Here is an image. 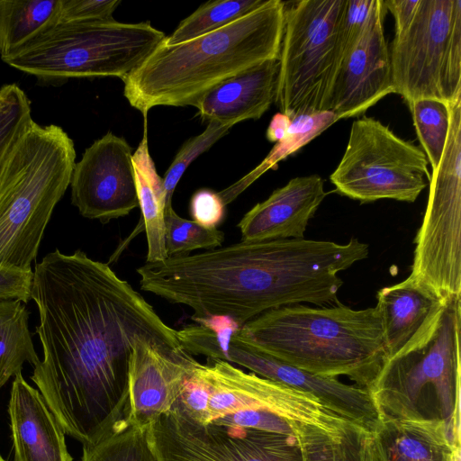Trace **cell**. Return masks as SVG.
Instances as JSON below:
<instances>
[{
	"label": "cell",
	"mask_w": 461,
	"mask_h": 461,
	"mask_svg": "<svg viewBox=\"0 0 461 461\" xmlns=\"http://www.w3.org/2000/svg\"><path fill=\"white\" fill-rule=\"evenodd\" d=\"M60 0H0V58L5 60L58 24Z\"/></svg>",
	"instance_id": "obj_25"
},
{
	"label": "cell",
	"mask_w": 461,
	"mask_h": 461,
	"mask_svg": "<svg viewBox=\"0 0 461 461\" xmlns=\"http://www.w3.org/2000/svg\"><path fill=\"white\" fill-rule=\"evenodd\" d=\"M408 104L418 139L434 171L441 160L448 137V104L425 98L412 101Z\"/></svg>",
	"instance_id": "obj_30"
},
{
	"label": "cell",
	"mask_w": 461,
	"mask_h": 461,
	"mask_svg": "<svg viewBox=\"0 0 461 461\" xmlns=\"http://www.w3.org/2000/svg\"><path fill=\"white\" fill-rule=\"evenodd\" d=\"M132 155L128 142L111 131L85 150L69 185L82 216L107 223L139 206Z\"/></svg>",
	"instance_id": "obj_14"
},
{
	"label": "cell",
	"mask_w": 461,
	"mask_h": 461,
	"mask_svg": "<svg viewBox=\"0 0 461 461\" xmlns=\"http://www.w3.org/2000/svg\"><path fill=\"white\" fill-rule=\"evenodd\" d=\"M326 195L320 176L292 178L241 218L237 225L241 241L303 239L310 220Z\"/></svg>",
	"instance_id": "obj_18"
},
{
	"label": "cell",
	"mask_w": 461,
	"mask_h": 461,
	"mask_svg": "<svg viewBox=\"0 0 461 461\" xmlns=\"http://www.w3.org/2000/svg\"><path fill=\"white\" fill-rule=\"evenodd\" d=\"M212 422L280 434H296L294 423L266 410L240 411L212 420Z\"/></svg>",
	"instance_id": "obj_36"
},
{
	"label": "cell",
	"mask_w": 461,
	"mask_h": 461,
	"mask_svg": "<svg viewBox=\"0 0 461 461\" xmlns=\"http://www.w3.org/2000/svg\"><path fill=\"white\" fill-rule=\"evenodd\" d=\"M393 93L384 18L375 21L341 60L335 75L330 112L339 120L365 113Z\"/></svg>",
	"instance_id": "obj_17"
},
{
	"label": "cell",
	"mask_w": 461,
	"mask_h": 461,
	"mask_svg": "<svg viewBox=\"0 0 461 461\" xmlns=\"http://www.w3.org/2000/svg\"><path fill=\"white\" fill-rule=\"evenodd\" d=\"M176 330L181 348L190 355H203L208 359L228 362V348L235 331L241 326L227 317H211L194 321Z\"/></svg>",
	"instance_id": "obj_31"
},
{
	"label": "cell",
	"mask_w": 461,
	"mask_h": 461,
	"mask_svg": "<svg viewBox=\"0 0 461 461\" xmlns=\"http://www.w3.org/2000/svg\"><path fill=\"white\" fill-rule=\"evenodd\" d=\"M237 335L293 366L325 377L344 375L368 391L387 359L377 306L279 307L247 321Z\"/></svg>",
	"instance_id": "obj_4"
},
{
	"label": "cell",
	"mask_w": 461,
	"mask_h": 461,
	"mask_svg": "<svg viewBox=\"0 0 461 461\" xmlns=\"http://www.w3.org/2000/svg\"><path fill=\"white\" fill-rule=\"evenodd\" d=\"M14 461H73L65 432L39 390L14 376L8 405Z\"/></svg>",
	"instance_id": "obj_20"
},
{
	"label": "cell",
	"mask_w": 461,
	"mask_h": 461,
	"mask_svg": "<svg viewBox=\"0 0 461 461\" xmlns=\"http://www.w3.org/2000/svg\"><path fill=\"white\" fill-rule=\"evenodd\" d=\"M441 160L429 178L422 223L414 239L409 277L444 301L461 298V106H449Z\"/></svg>",
	"instance_id": "obj_10"
},
{
	"label": "cell",
	"mask_w": 461,
	"mask_h": 461,
	"mask_svg": "<svg viewBox=\"0 0 461 461\" xmlns=\"http://www.w3.org/2000/svg\"><path fill=\"white\" fill-rule=\"evenodd\" d=\"M0 461H5V460L0 456Z\"/></svg>",
	"instance_id": "obj_44"
},
{
	"label": "cell",
	"mask_w": 461,
	"mask_h": 461,
	"mask_svg": "<svg viewBox=\"0 0 461 461\" xmlns=\"http://www.w3.org/2000/svg\"><path fill=\"white\" fill-rule=\"evenodd\" d=\"M291 118L287 115L277 113L270 121L267 130V138L271 142H277L282 140L289 128Z\"/></svg>",
	"instance_id": "obj_42"
},
{
	"label": "cell",
	"mask_w": 461,
	"mask_h": 461,
	"mask_svg": "<svg viewBox=\"0 0 461 461\" xmlns=\"http://www.w3.org/2000/svg\"><path fill=\"white\" fill-rule=\"evenodd\" d=\"M198 364L181 347L137 339L129 363L130 412L127 421L147 428L168 412Z\"/></svg>",
	"instance_id": "obj_16"
},
{
	"label": "cell",
	"mask_w": 461,
	"mask_h": 461,
	"mask_svg": "<svg viewBox=\"0 0 461 461\" xmlns=\"http://www.w3.org/2000/svg\"><path fill=\"white\" fill-rule=\"evenodd\" d=\"M346 0L285 2L275 103L291 119L330 111L339 64L338 31Z\"/></svg>",
	"instance_id": "obj_8"
},
{
	"label": "cell",
	"mask_w": 461,
	"mask_h": 461,
	"mask_svg": "<svg viewBox=\"0 0 461 461\" xmlns=\"http://www.w3.org/2000/svg\"><path fill=\"white\" fill-rule=\"evenodd\" d=\"M199 365L186 381L176 404L194 420L206 424L211 421L209 385L199 371Z\"/></svg>",
	"instance_id": "obj_37"
},
{
	"label": "cell",
	"mask_w": 461,
	"mask_h": 461,
	"mask_svg": "<svg viewBox=\"0 0 461 461\" xmlns=\"http://www.w3.org/2000/svg\"><path fill=\"white\" fill-rule=\"evenodd\" d=\"M211 396V421L245 410L273 411L291 422L318 427L329 433L340 430L348 420L323 407L313 396L277 382L247 373L230 362L208 359L199 365Z\"/></svg>",
	"instance_id": "obj_13"
},
{
	"label": "cell",
	"mask_w": 461,
	"mask_h": 461,
	"mask_svg": "<svg viewBox=\"0 0 461 461\" xmlns=\"http://www.w3.org/2000/svg\"><path fill=\"white\" fill-rule=\"evenodd\" d=\"M228 362L252 373L306 393L338 416L375 432L382 417L371 393L338 378L311 374L278 360L241 339L235 331L228 348Z\"/></svg>",
	"instance_id": "obj_15"
},
{
	"label": "cell",
	"mask_w": 461,
	"mask_h": 461,
	"mask_svg": "<svg viewBox=\"0 0 461 461\" xmlns=\"http://www.w3.org/2000/svg\"><path fill=\"white\" fill-rule=\"evenodd\" d=\"M278 59L254 66L206 92L193 106L203 120L234 125L260 118L275 103Z\"/></svg>",
	"instance_id": "obj_21"
},
{
	"label": "cell",
	"mask_w": 461,
	"mask_h": 461,
	"mask_svg": "<svg viewBox=\"0 0 461 461\" xmlns=\"http://www.w3.org/2000/svg\"><path fill=\"white\" fill-rule=\"evenodd\" d=\"M32 300L43 358L31 379L65 434L84 446L127 421L135 340L180 348L174 330L108 264L56 249L35 265Z\"/></svg>",
	"instance_id": "obj_1"
},
{
	"label": "cell",
	"mask_w": 461,
	"mask_h": 461,
	"mask_svg": "<svg viewBox=\"0 0 461 461\" xmlns=\"http://www.w3.org/2000/svg\"><path fill=\"white\" fill-rule=\"evenodd\" d=\"M453 461H460V450L456 454Z\"/></svg>",
	"instance_id": "obj_43"
},
{
	"label": "cell",
	"mask_w": 461,
	"mask_h": 461,
	"mask_svg": "<svg viewBox=\"0 0 461 461\" xmlns=\"http://www.w3.org/2000/svg\"><path fill=\"white\" fill-rule=\"evenodd\" d=\"M267 0H217L199 6L181 21L163 43L173 46L221 29L262 6Z\"/></svg>",
	"instance_id": "obj_28"
},
{
	"label": "cell",
	"mask_w": 461,
	"mask_h": 461,
	"mask_svg": "<svg viewBox=\"0 0 461 461\" xmlns=\"http://www.w3.org/2000/svg\"><path fill=\"white\" fill-rule=\"evenodd\" d=\"M224 203L218 193L209 189L195 192L190 202L193 221L200 225L215 229L224 216Z\"/></svg>",
	"instance_id": "obj_39"
},
{
	"label": "cell",
	"mask_w": 461,
	"mask_h": 461,
	"mask_svg": "<svg viewBox=\"0 0 461 461\" xmlns=\"http://www.w3.org/2000/svg\"><path fill=\"white\" fill-rule=\"evenodd\" d=\"M120 4V0H60L58 24L110 19Z\"/></svg>",
	"instance_id": "obj_38"
},
{
	"label": "cell",
	"mask_w": 461,
	"mask_h": 461,
	"mask_svg": "<svg viewBox=\"0 0 461 461\" xmlns=\"http://www.w3.org/2000/svg\"><path fill=\"white\" fill-rule=\"evenodd\" d=\"M143 118V138L132 155V165L148 243L146 262L154 263L168 258L165 244V197L162 178L158 175L149 153L147 117Z\"/></svg>",
	"instance_id": "obj_23"
},
{
	"label": "cell",
	"mask_w": 461,
	"mask_h": 461,
	"mask_svg": "<svg viewBox=\"0 0 461 461\" xmlns=\"http://www.w3.org/2000/svg\"><path fill=\"white\" fill-rule=\"evenodd\" d=\"M80 461H158L149 439L147 428L128 421L89 446H84Z\"/></svg>",
	"instance_id": "obj_29"
},
{
	"label": "cell",
	"mask_w": 461,
	"mask_h": 461,
	"mask_svg": "<svg viewBox=\"0 0 461 461\" xmlns=\"http://www.w3.org/2000/svg\"><path fill=\"white\" fill-rule=\"evenodd\" d=\"M285 2H267L234 23L173 46L161 42L123 81V94L143 117L159 105H194L218 84L278 59Z\"/></svg>",
	"instance_id": "obj_3"
},
{
	"label": "cell",
	"mask_w": 461,
	"mask_h": 461,
	"mask_svg": "<svg viewBox=\"0 0 461 461\" xmlns=\"http://www.w3.org/2000/svg\"><path fill=\"white\" fill-rule=\"evenodd\" d=\"M461 298L447 301L422 346L387 358L369 389L382 418L442 426L460 447Z\"/></svg>",
	"instance_id": "obj_6"
},
{
	"label": "cell",
	"mask_w": 461,
	"mask_h": 461,
	"mask_svg": "<svg viewBox=\"0 0 461 461\" xmlns=\"http://www.w3.org/2000/svg\"><path fill=\"white\" fill-rule=\"evenodd\" d=\"M422 149L372 117L353 122L348 145L330 182L342 195L361 203L393 199L413 203L429 178Z\"/></svg>",
	"instance_id": "obj_11"
},
{
	"label": "cell",
	"mask_w": 461,
	"mask_h": 461,
	"mask_svg": "<svg viewBox=\"0 0 461 461\" xmlns=\"http://www.w3.org/2000/svg\"><path fill=\"white\" fill-rule=\"evenodd\" d=\"M419 0H389L384 1L386 10H389L394 18L395 32L403 29L412 19Z\"/></svg>",
	"instance_id": "obj_41"
},
{
	"label": "cell",
	"mask_w": 461,
	"mask_h": 461,
	"mask_svg": "<svg viewBox=\"0 0 461 461\" xmlns=\"http://www.w3.org/2000/svg\"><path fill=\"white\" fill-rule=\"evenodd\" d=\"M32 119L31 103L16 84L0 88V158Z\"/></svg>",
	"instance_id": "obj_35"
},
{
	"label": "cell",
	"mask_w": 461,
	"mask_h": 461,
	"mask_svg": "<svg viewBox=\"0 0 461 461\" xmlns=\"http://www.w3.org/2000/svg\"><path fill=\"white\" fill-rule=\"evenodd\" d=\"M29 312L20 300H0V388L25 363L40 362L29 329Z\"/></svg>",
	"instance_id": "obj_26"
},
{
	"label": "cell",
	"mask_w": 461,
	"mask_h": 461,
	"mask_svg": "<svg viewBox=\"0 0 461 461\" xmlns=\"http://www.w3.org/2000/svg\"><path fill=\"white\" fill-rule=\"evenodd\" d=\"M232 127L230 124L210 121L206 129L199 135L190 138L181 147L170 167L162 178L165 197V212L172 207V196L176 185L187 167L198 156L209 149L217 140L223 137Z\"/></svg>",
	"instance_id": "obj_34"
},
{
	"label": "cell",
	"mask_w": 461,
	"mask_h": 461,
	"mask_svg": "<svg viewBox=\"0 0 461 461\" xmlns=\"http://www.w3.org/2000/svg\"><path fill=\"white\" fill-rule=\"evenodd\" d=\"M165 244L168 257L186 254L189 251L221 247L224 241L223 231L205 228L193 220L179 216L173 207L165 212Z\"/></svg>",
	"instance_id": "obj_32"
},
{
	"label": "cell",
	"mask_w": 461,
	"mask_h": 461,
	"mask_svg": "<svg viewBox=\"0 0 461 461\" xmlns=\"http://www.w3.org/2000/svg\"><path fill=\"white\" fill-rule=\"evenodd\" d=\"M32 270L0 266V300H32Z\"/></svg>",
	"instance_id": "obj_40"
},
{
	"label": "cell",
	"mask_w": 461,
	"mask_h": 461,
	"mask_svg": "<svg viewBox=\"0 0 461 461\" xmlns=\"http://www.w3.org/2000/svg\"><path fill=\"white\" fill-rule=\"evenodd\" d=\"M386 11L384 0H346L338 31L339 63Z\"/></svg>",
	"instance_id": "obj_33"
},
{
	"label": "cell",
	"mask_w": 461,
	"mask_h": 461,
	"mask_svg": "<svg viewBox=\"0 0 461 461\" xmlns=\"http://www.w3.org/2000/svg\"><path fill=\"white\" fill-rule=\"evenodd\" d=\"M374 438L382 461H453L460 450L430 423L382 418Z\"/></svg>",
	"instance_id": "obj_22"
},
{
	"label": "cell",
	"mask_w": 461,
	"mask_h": 461,
	"mask_svg": "<svg viewBox=\"0 0 461 461\" xmlns=\"http://www.w3.org/2000/svg\"><path fill=\"white\" fill-rule=\"evenodd\" d=\"M147 432L158 461H303L296 434L202 424L176 403Z\"/></svg>",
	"instance_id": "obj_12"
},
{
	"label": "cell",
	"mask_w": 461,
	"mask_h": 461,
	"mask_svg": "<svg viewBox=\"0 0 461 461\" xmlns=\"http://www.w3.org/2000/svg\"><path fill=\"white\" fill-rule=\"evenodd\" d=\"M165 37L149 22L59 23L4 61L48 82L95 77L124 81Z\"/></svg>",
	"instance_id": "obj_7"
},
{
	"label": "cell",
	"mask_w": 461,
	"mask_h": 461,
	"mask_svg": "<svg viewBox=\"0 0 461 461\" xmlns=\"http://www.w3.org/2000/svg\"><path fill=\"white\" fill-rule=\"evenodd\" d=\"M339 120V118L330 111L301 114L292 118L285 136L276 143L266 158L249 174L218 193L224 205L232 202L267 170L299 150Z\"/></svg>",
	"instance_id": "obj_27"
},
{
	"label": "cell",
	"mask_w": 461,
	"mask_h": 461,
	"mask_svg": "<svg viewBox=\"0 0 461 461\" xmlns=\"http://www.w3.org/2000/svg\"><path fill=\"white\" fill-rule=\"evenodd\" d=\"M368 254L357 239L240 241L146 262L136 271L141 290L190 307L194 321L227 317L242 326L279 307L337 303L339 273Z\"/></svg>",
	"instance_id": "obj_2"
},
{
	"label": "cell",
	"mask_w": 461,
	"mask_h": 461,
	"mask_svg": "<svg viewBox=\"0 0 461 461\" xmlns=\"http://www.w3.org/2000/svg\"><path fill=\"white\" fill-rule=\"evenodd\" d=\"M389 58L393 93L408 104L461 99V0H419Z\"/></svg>",
	"instance_id": "obj_9"
},
{
	"label": "cell",
	"mask_w": 461,
	"mask_h": 461,
	"mask_svg": "<svg viewBox=\"0 0 461 461\" xmlns=\"http://www.w3.org/2000/svg\"><path fill=\"white\" fill-rule=\"evenodd\" d=\"M387 358L402 355L425 344L440 321L447 303L409 276L377 292Z\"/></svg>",
	"instance_id": "obj_19"
},
{
	"label": "cell",
	"mask_w": 461,
	"mask_h": 461,
	"mask_svg": "<svg viewBox=\"0 0 461 461\" xmlns=\"http://www.w3.org/2000/svg\"><path fill=\"white\" fill-rule=\"evenodd\" d=\"M72 139L31 119L0 158V266L32 270L52 212L70 185Z\"/></svg>",
	"instance_id": "obj_5"
},
{
	"label": "cell",
	"mask_w": 461,
	"mask_h": 461,
	"mask_svg": "<svg viewBox=\"0 0 461 461\" xmlns=\"http://www.w3.org/2000/svg\"><path fill=\"white\" fill-rule=\"evenodd\" d=\"M294 427L303 461H382L374 433L350 421L334 433L303 423Z\"/></svg>",
	"instance_id": "obj_24"
}]
</instances>
